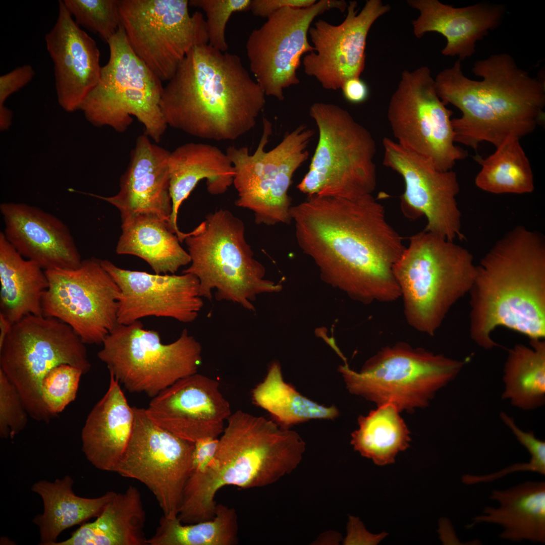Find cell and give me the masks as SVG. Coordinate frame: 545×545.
Wrapping results in <instances>:
<instances>
[{
  "label": "cell",
  "mask_w": 545,
  "mask_h": 545,
  "mask_svg": "<svg viewBox=\"0 0 545 545\" xmlns=\"http://www.w3.org/2000/svg\"><path fill=\"white\" fill-rule=\"evenodd\" d=\"M290 216L298 246L324 282L366 304L401 297L393 268L406 247L372 194L308 197Z\"/></svg>",
  "instance_id": "cell-1"
},
{
  "label": "cell",
  "mask_w": 545,
  "mask_h": 545,
  "mask_svg": "<svg viewBox=\"0 0 545 545\" xmlns=\"http://www.w3.org/2000/svg\"><path fill=\"white\" fill-rule=\"evenodd\" d=\"M160 108L168 126L192 136L235 140L254 128L265 94L237 55L193 47L168 81Z\"/></svg>",
  "instance_id": "cell-2"
},
{
  "label": "cell",
  "mask_w": 545,
  "mask_h": 545,
  "mask_svg": "<svg viewBox=\"0 0 545 545\" xmlns=\"http://www.w3.org/2000/svg\"><path fill=\"white\" fill-rule=\"evenodd\" d=\"M481 80L465 76L461 61L434 79L439 96L462 112L452 119L455 141L476 149L483 141L496 147L510 137L533 132L544 119V84L506 53L476 61L472 69Z\"/></svg>",
  "instance_id": "cell-3"
},
{
  "label": "cell",
  "mask_w": 545,
  "mask_h": 545,
  "mask_svg": "<svg viewBox=\"0 0 545 545\" xmlns=\"http://www.w3.org/2000/svg\"><path fill=\"white\" fill-rule=\"evenodd\" d=\"M470 295L469 332L481 348L498 345V327L529 340L545 337V243L542 235L522 226L496 243L476 265Z\"/></svg>",
  "instance_id": "cell-4"
},
{
  "label": "cell",
  "mask_w": 545,
  "mask_h": 545,
  "mask_svg": "<svg viewBox=\"0 0 545 545\" xmlns=\"http://www.w3.org/2000/svg\"><path fill=\"white\" fill-rule=\"evenodd\" d=\"M227 421L213 461L205 471L192 472L186 483L178 514L184 523L212 519L215 496L224 486L268 485L291 472L302 460L305 443L296 431L241 410Z\"/></svg>",
  "instance_id": "cell-5"
},
{
  "label": "cell",
  "mask_w": 545,
  "mask_h": 545,
  "mask_svg": "<svg viewBox=\"0 0 545 545\" xmlns=\"http://www.w3.org/2000/svg\"><path fill=\"white\" fill-rule=\"evenodd\" d=\"M472 254L454 241L423 231L394 266L408 324L433 336L453 305L469 293L476 274Z\"/></svg>",
  "instance_id": "cell-6"
},
{
  "label": "cell",
  "mask_w": 545,
  "mask_h": 545,
  "mask_svg": "<svg viewBox=\"0 0 545 545\" xmlns=\"http://www.w3.org/2000/svg\"><path fill=\"white\" fill-rule=\"evenodd\" d=\"M184 241L191 264L182 274L199 281L201 297L239 304L255 311L252 302L259 294L279 292L282 285L266 279L263 265L254 257L245 237L243 222L227 209L207 214Z\"/></svg>",
  "instance_id": "cell-7"
},
{
  "label": "cell",
  "mask_w": 545,
  "mask_h": 545,
  "mask_svg": "<svg viewBox=\"0 0 545 545\" xmlns=\"http://www.w3.org/2000/svg\"><path fill=\"white\" fill-rule=\"evenodd\" d=\"M309 115L318 139L298 189L308 197L354 199L372 194L376 184V147L370 132L333 103L315 102Z\"/></svg>",
  "instance_id": "cell-8"
},
{
  "label": "cell",
  "mask_w": 545,
  "mask_h": 545,
  "mask_svg": "<svg viewBox=\"0 0 545 545\" xmlns=\"http://www.w3.org/2000/svg\"><path fill=\"white\" fill-rule=\"evenodd\" d=\"M107 43L108 61L80 110L94 126L118 132H125L134 117L144 134L159 143L168 127L160 108L162 81L134 53L122 25Z\"/></svg>",
  "instance_id": "cell-9"
},
{
  "label": "cell",
  "mask_w": 545,
  "mask_h": 545,
  "mask_svg": "<svg viewBox=\"0 0 545 545\" xmlns=\"http://www.w3.org/2000/svg\"><path fill=\"white\" fill-rule=\"evenodd\" d=\"M85 345L71 326L56 318L29 315L13 323L0 348V369L16 387L33 419L47 422L54 417L41 392L51 370L68 364L83 374L90 370Z\"/></svg>",
  "instance_id": "cell-10"
},
{
  "label": "cell",
  "mask_w": 545,
  "mask_h": 545,
  "mask_svg": "<svg viewBox=\"0 0 545 545\" xmlns=\"http://www.w3.org/2000/svg\"><path fill=\"white\" fill-rule=\"evenodd\" d=\"M463 361L400 343L383 348L359 372L339 366L348 390L377 406L390 403L401 412L428 405L435 394L462 369Z\"/></svg>",
  "instance_id": "cell-11"
},
{
  "label": "cell",
  "mask_w": 545,
  "mask_h": 545,
  "mask_svg": "<svg viewBox=\"0 0 545 545\" xmlns=\"http://www.w3.org/2000/svg\"><path fill=\"white\" fill-rule=\"evenodd\" d=\"M272 132L271 123L263 118V133L254 153L245 146H230L226 152L235 172L236 205L251 210L256 224L267 226L292 221L288 190L294 174L308 158L307 148L314 133L300 125L266 151L264 147Z\"/></svg>",
  "instance_id": "cell-12"
},
{
  "label": "cell",
  "mask_w": 545,
  "mask_h": 545,
  "mask_svg": "<svg viewBox=\"0 0 545 545\" xmlns=\"http://www.w3.org/2000/svg\"><path fill=\"white\" fill-rule=\"evenodd\" d=\"M102 344L97 356L110 373L129 392L152 398L197 373L202 361L201 345L186 329L165 344L158 332L144 329L140 320L118 324Z\"/></svg>",
  "instance_id": "cell-13"
},
{
  "label": "cell",
  "mask_w": 545,
  "mask_h": 545,
  "mask_svg": "<svg viewBox=\"0 0 545 545\" xmlns=\"http://www.w3.org/2000/svg\"><path fill=\"white\" fill-rule=\"evenodd\" d=\"M187 0H120L121 25L136 55L161 81L170 80L195 46L208 43L206 21Z\"/></svg>",
  "instance_id": "cell-14"
},
{
  "label": "cell",
  "mask_w": 545,
  "mask_h": 545,
  "mask_svg": "<svg viewBox=\"0 0 545 545\" xmlns=\"http://www.w3.org/2000/svg\"><path fill=\"white\" fill-rule=\"evenodd\" d=\"M452 114L439 96L428 67L402 72L387 112L392 133L400 145L442 171L452 170L467 156L454 144Z\"/></svg>",
  "instance_id": "cell-15"
},
{
  "label": "cell",
  "mask_w": 545,
  "mask_h": 545,
  "mask_svg": "<svg viewBox=\"0 0 545 545\" xmlns=\"http://www.w3.org/2000/svg\"><path fill=\"white\" fill-rule=\"evenodd\" d=\"M49 286L42 315L71 326L85 344H101L117 325L120 289L101 260H82L73 269L45 270Z\"/></svg>",
  "instance_id": "cell-16"
},
{
  "label": "cell",
  "mask_w": 545,
  "mask_h": 545,
  "mask_svg": "<svg viewBox=\"0 0 545 545\" xmlns=\"http://www.w3.org/2000/svg\"><path fill=\"white\" fill-rule=\"evenodd\" d=\"M133 407L132 434L115 472L143 483L154 496L164 516L176 517L192 472L194 443L154 423L145 408Z\"/></svg>",
  "instance_id": "cell-17"
},
{
  "label": "cell",
  "mask_w": 545,
  "mask_h": 545,
  "mask_svg": "<svg viewBox=\"0 0 545 545\" xmlns=\"http://www.w3.org/2000/svg\"><path fill=\"white\" fill-rule=\"evenodd\" d=\"M343 0H320L304 8H283L250 33L246 44L251 72L265 95L284 99V90L300 83L297 70L302 56L314 50L307 38L310 25L331 9L344 12Z\"/></svg>",
  "instance_id": "cell-18"
},
{
  "label": "cell",
  "mask_w": 545,
  "mask_h": 545,
  "mask_svg": "<svg viewBox=\"0 0 545 545\" xmlns=\"http://www.w3.org/2000/svg\"><path fill=\"white\" fill-rule=\"evenodd\" d=\"M383 164L403 178L401 208L408 218L424 216V231L454 241L465 237L456 197L460 188L456 173L442 171L427 158L385 137Z\"/></svg>",
  "instance_id": "cell-19"
},
{
  "label": "cell",
  "mask_w": 545,
  "mask_h": 545,
  "mask_svg": "<svg viewBox=\"0 0 545 545\" xmlns=\"http://www.w3.org/2000/svg\"><path fill=\"white\" fill-rule=\"evenodd\" d=\"M357 8V2L350 1L341 24L334 25L319 19L309 29L314 50L303 58L304 72L325 89H341L347 80L360 77L365 67L369 31L391 9L380 0L366 1L359 13Z\"/></svg>",
  "instance_id": "cell-20"
},
{
  "label": "cell",
  "mask_w": 545,
  "mask_h": 545,
  "mask_svg": "<svg viewBox=\"0 0 545 545\" xmlns=\"http://www.w3.org/2000/svg\"><path fill=\"white\" fill-rule=\"evenodd\" d=\"M101 263L120 289L118 324H130L147 316L190 323L203 307L199 281L194 275L152 274L123 269L107 260H101Z\"/></svg>",
  "instance_id": "cell-21"
},
{
  "label": "cell",
  "mask_w": 545,
  "mask_h": 545,
  "mask_svg": "<svg viewBox=\"0 0 545 545\" xmlns=\"http://www.w3.org/2000/svg\"><path fill=\"white\" fill-rule=\"evenodd\" d=\"M145 411L154 423L192 443L218 438L232 414L219 383L197 373L178 380L152 398Z\"/></svg>",
  "instance_id": "cell-22"
},
{
  "label": "cell",
  "mask_w": 545,
  "mask_h": 545,
  "mask_svg": "<svg viewBox=\"0 0 545 545\" xmlns=\"http://www.w3.org/2000/svg\"><path fill=\"white\" fill-rule=\"evenodd\" d=\"M0 211L5 238L24 258L44 270L80 265L82 260L71 232L57 216L24 203L3 202Z\"/></svg>",
  "instance_id": "cell-23"
},
{
  "label": "cell",
  "mask_w": 545,
  "mask_h": 545,
  "mask_svg": "<svg viewBox=\"0 0 545 545\" xmlns=\"http://www.w3.org/2000/svg\"><path fill=\"white\" fill-rule=\"evenodd\" d=\"M170 152L145 134L136 140L130 162L115 195H90L103 200L120 211L122 220L138 214L157 216L168 224L172 212L168 161Z\"/></svg>",
  "instance_id": "cell-24"
},
{
  "label": "cell",
  "mask_w": 545,
  "mask_h": 545,
  "mask_svg": "<svg viewBox=\"0 0 545 545\" xmlns=\"http://www.w3.org/2000/svg\"><path fill=\"white\" fill-rule=\"evenodd\" d=\"M407 3L419 12L412 21L415 36L421 38L427 32L440 33L447 39L442 54L458 56L460 61L475 53L476 42L498 27L505 14L502 5L486 3L462 8L438 0H408Z\"/></svg>",
  "instance_id": "cell-25"
},
{
  "label": "cell",
  "mask_w": 545,
  "mask_h": 545,
  "mask_svg": "<svg viewBox=\"0 0 545 545\" xmlns=\"http://www.w3.org/2000/svg\"><path fill=\"white\" fill-rule=\"evenodd\" d=\"M134 421L119 382L110 373L107 391L94 405L82 429V449L96 468L115 472L130 439Z\"/></svg>",
  "instance_id": "cell-26"
},
{
  "label": "cell",
  "mask_w": 545,
  "mask_h": 545,
  "mask_svg": "<svg viewBox=\"0 0 545 545\" xmlns=\"http://www.w3.org/2000/svg\"><path fill=\"white\" fill-rule=\"evenodd\" d=\"M168 167L172 212L168 225L182 242L185 233L179 230L177 218L183 202L204 179L209 193H224L233 184L235 172L226 152L203 143L189 142L177 147L170 152Z\"/></svg>",
  "instance_id": "cell-27"
},
{
  "label": "cell",
  "mask_w": 545,
  "mask_h": 545,
  "mask_svg": "<svg viewBox=\"0 0 545 545\" xmlns=\"http://www.w3.org/2000/svg\"><path fill=\"white\" fill-rule=\"evenodd\" d=\"M67 9L59 1L57 21L45 36L47 51L54 65L59 104L67 112L78 110L75 92L88 86L97 76L100 54L93 41L67 25Z\"/></svg>",
  "instance_id": "cell-28"
},
{
  "label": "cell",
  "mask_w": 545,
  "mask_h": 545,
  "mask_svg": "<svg viewBox=\"0 0 545 545\" xmlns=\"http://www.w3.org/2000/svg\"><path fill=\"white\" fill-rule=\"evenodd\" d=\"M490 499L498 508L484 507L467 526L487 523L500 525L499 538L512 541L545 543V482L527 481L509 488L494 489Z\"/></svg>",
  "instance_id": "cell-29"
},
{
  "label": "cell",
  "mask_w": 545,
  "mask_h": 545,
  "mask_svg": "<svg viewBox=\"0 0 545 545\" xmlns=\"http://www.w3.org/2000/svg\"><path fill=\"white\" fill-rule=\"evenodd\" d=\"M93 522L83 523L71 536L53 545H147L146 514L138 489L115 492Z\"/></svg>",
  "instance_id": "cell-30"
},
{
  "label": "cell",
  "mask_w": 545,
  "mask_h": 545,
  "mask_svg": "<svg viewBox=\"0 0 545 545\" xmlns=\"http://www.w3.org/2000/svg\"><path fill=\"white\" fill-rule=\"evenodd\" d=\"M43 269L22 256L0 232V313L12 323L42 315V300L49 286Z\"/></svg>",
  "instance_id": "cell-31"
},
{
  "label": "cell",
  "mask_w": 545,
  "mask_h": 545,
  "mask_svg": "<svg viewBox=\"0 0 545 545\" xmlns=\"http://www.w3.org/2000/svg\"><path fill=\"white\" fill-rule=\"evenodd\" d=\"M122 233L116 248L120 255L138 256L157 274H174L191 262L188 252L168 223L157 216L138 214L122 220Z\"/></svg>",
  "instance_id": "cell-32"
},
{
  "label": "cell",
  "mask_w": 545,
  "mask_h": 545,
  "mask_svg": "<svg viewBox=\"0 0 545 545\" xmlns=\"http://www.w3.org/2000/svg\"><path fill=\"white\" fill-rule=\"evenodd\" d=\"M74 481L69 475L53 482L39 480L33 484L32 490L43 501L44 511L33 519L39 528L41 545H53L65 529L97 517L112 498L115 492L101 496L86 498L73 492Z\"/></svg>",
  "instance_id": "cell-33"
},
{
  "label": "cell",
  "mask_w": 545,
  "mask_h": 545,
  "mask_svg": "<svg viewBox=\"0 0 545 545\" xmlns=\"http://www.w3.org/2000/svg\"><path fill=\"white\" fill-rule=\"evenodd\" d=\"M252 398L255 405L268 412L272 420L285 429L312 419H334L340 414L334 405L319 404L286 383L277 362L270 365L264 379L253 389Z\"/></svg>",
  "instance_id": "cell-34"
},
{
  "label": "cell",
  "mask_w": 545,
  "mask_h": 545,
  "mask_svg": "<svg viewBox=\"0 0 545 545\" xmlns=\"http://www.w3.org/2000/svg\"><path fill=\"white\" fill-rule=\"evenodd\" d=\"M503 373V399L523 410H531L544 405V340H530L528 346L517 344L510 349Z\"/></svg>",
  "instance_id": "cell-35"
},
{
  "label": "cell",
  "mask_w": 545,
  "mask_h": 545,
  "mask_svg": "<svg viewBox=\"0 0 545 545\" xmlns=\"http://www.w3.org/2000/svg\"><path fill=\"white\" fill-rule=\"evenodd\" d=\"M400 412L395 405L387 403L378 405L366 416H360L359 428L351 434L354 449L378 465L394 462L397 455L408 448L411 440Z\"/></svg>",
  "instance_id": "cell-36"
},
{
  "label": "cell",
  "mask_w": 545,
  "mask_h": 545,
  "mask_svg": "<svg viewBox=\"0 0 545 545\" xmlns=\"http://www.w3.org/2000/svg\"><path fill=\"white\" fill-rule=\"evenodd\" d=\"M147 545H234L238 543V523L236 510L217 504L215 515L210 520L184 524L177 517L162 516Z\"/></svg>",
  "instance_id": "cell-37"
},
{
  "label": "cell",
  "mask_w": 545,
  "mask_h": 545,
  "mask_svg": "<svg viewBox=\"0 0 545 545\" xmlns=\"http://www.w3.org/2000/svg\"><path fill=\"white\" fill-rule=\"evenodd\" d=\"M485 159L477 156L482 166L475 183L481 190L494 194H524L534 189L529 160L519 139L510 137Z\"/></svg>",
  "instance_id": "cell-38"
},
{
  "label": "cell",
  "mask_w": 545,
  "mask_h": 545,
  "mask_svg": "<svg viewBox=\"0 0 545 545\" xmlns=\"http://www.w3.org/2000/svg\"><path fill=\"white\" fill-rule=\"evenodd\" d=\"M76 24L98 34L107 42L121 23L120 0H63Z\"/></svg>",
  "instance_id": "cell-39"
},
{
  "label": "cell",
  "mask_w": 545,
  "mask_h": 545,
  "mask_svg": "<svg viewBox=\"0 0 545 545\" xmlns=\"http://www.w3.org/2000/svg\"><path fill=\"white\" fill-rule=\"evenodd\" d=\"M83 372L68 364L51 370L43 378L41 387L42 400L48 411L55 417L76 397Z\"/></svg>",
  "instance_id": "cell-40"
},
{
  "label": "cell",
  "mask_w": 545,
  "mask_h": 545,
  "mask_svg": "<svg viewBox=\"0 0 545 545\" xmlns=\"http://www.w3.org/2000/svg\"><path fill=\"white\" fill-rule=\"evenodd\" d=\"M251 0H190L189 5L201 9L206 16L208 44L222 52L228 45L225 32L227 23L235 12L250 10Z\"/></svg>",
  "instance_id": "cell-41"
},
{
  "label": "cell",
  "mask_w": 545,
  "mask_h": 545,
  "mask_svg": "<svg viewBox=\"0 0 545 545\" xmlns=\"http://www.w3.org/2000/svg\"><path fill=\"white\" fill-rule=\"evenodd\" d=\"M28 414L15 385L0 369V436L13 439L22 430Z\"/></svg>",
  "instance_id": "cell-42"
},
{
  "label": "cell",
  "mask_w": 545,
  "mask_h": 545,
  "mask_svg": "<svg viewBox=\"0 0 545 545\" xmlns=\"http://www.w3.org/2000/svg\"><path fill=\"white\" fill-rule=\"evenodd\" d=\"M500 417L504 423L512 430L518 441L529 453L530 461L539 470L540 474H545V442L536 438L533 431H524L519 428L512 418L502 412Z\"/></svg>",
  "instance_id": "cell-43"
},
{
  "label": "cell",
  "mask_w": 545,
  "mask_h": 545,
  "mask_svg": "<svg viewBox=\"0 0 545 545\" xmlns=\"http://www.w3.org/2000/svg\"><path fill=\"white\" fill-rule=\"evenodd\" d=\"M35 71L30 65L18 67L0 77V107L13 93L22 88L33 78Z\"/></svg>",
  "instance_id": "cell-44"
},
{
  "label": "cell",
  "mask_w": 545,
  "mask_h": 545,
  "mask_svg": "<svg viewBox=\"0 0 545 545\" xmlns=\"http://www.w3.org/2000/svg\"><path fill=\"white\" fill-rule=\"evenodd\" d=\"M219 439L205 438L194 443L192 456V472H203L213 461L218 448Z\"/></svg>",
  "instance_id": "cell-45"
},
{
  "label": "cell",
  "mask_w": 545,
  "mask_h": 545,
  "mask_svg": "<svg viewBox=\"0 0 545 545\" xmlns=\"http://www.w3.org/2000/svg\"><path fill=\"white\" fill-rule=\"evenodd\" d=\"M316 2L315 0H251L250 10L256 16L267 18L283 8H304Z\"/></svg>",
  "instance_id": "cell-46"
},
{
  "label": "cell",
  "mask_w": 545,
  "mask_h": 545,
  "mask_svg": "<svg viewBox=\"0 0 545 545\" xmlns=\"http://www.w3.org/2000/svg\"><path fill=\"white\" fill-rule=\"evenodd\" d=\"M344 98L354 104L364 102L369 96V89L366 83L360 77L347 80L341 88Z\"/></svg>",
  "instance_id": "cell-47"
},
{
  "label": "cell",
  "mask_w": 545,
  "mask_h": 545,
  "mask_svg": "<svg viewBox=\"0 0 545 545\" xmlns=\"http://www.w3.org/2000/svg\"><path fill=\"white\" fill-rule=\"evenodd\" d=\"M12 113L4 105L0 107V128L2 131L8 130L12 123Z\"/></svg>",
  "instance_id": "cell-48"
},
{
  "label": "cell",
  "mask_w": 545,
  "mask_h": 545,
  "mask_svg": "<svg viewBox=\"0 0 545 545\" xmlns=\"http://www.w3.org/2000/svg\"><path fill=\"white\" fill-rule=\"evenodd\" d=\"M13 323L0 313V348L3 346Z\"/></svg>",
  "instance_id": "cell-49"
}]
</instances>
